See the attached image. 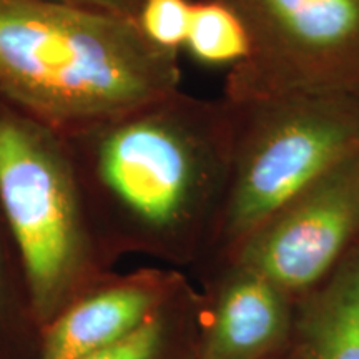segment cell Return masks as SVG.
Masks as SVG:
<instances>
[{
  "instance_id": "obj_1",
  "label": "cell",
  "mask_w": 359,
  "mask_h": 359,
  "mask_svg": "<svg viewBox=\"0 0 359 359\" xmlns=\"http://www.w3.org/2000/svg\"><path fill=\"white\" fill-rule=\"evenodd\" d=\"M64 135L115 263L142 255L193 271L210 257L231 173L233 115L223 97L178 90Z\"/></svg>"
},
{
  "instance_id": "obj_2",
  "label": "cell",
  "mask_w": 359,
  "mask_h": 359,
  "mask_svg": "<svg viewBox=\"0 0 359 359\" xmlns=\"http://www.w3.org/2000/svg\"><path fill=\"white\" fill-rule=\"evenodd\" d=\"M178 60L133 20L0 0V98L64 133L182 90Z\"/></svg>"
},
{
  "instance_id": "obj_3",
  "label": "cell",
  "mask_w": 359,
  "mask_h": 359,
  "mask_svg": "<svg viewBox=\"0 0 359 359\" xmlns=\"http://www.w3.org/2000/svg\"><path fill=\"white\" fill-rule=\"evenodd\" d=\"M0 213L19 253L40 330L115 271L65 135L2 98Z\"/></svg>"
},
{
  "instance_id": "obj_4",
  "label": "cell",
  "mask_w": 359,
  "mask_h": 359,
  "mask_svg": "<svg viewBox=\"0 0 359 359\" xmlns=\"http://www.w3.org/2000/svg\"><path fill=\"white\" fill-rule=\"evenodd\" d=\"M228 103L230 185L208 258L228 253L296 193L359 154V88Z\"/></svg>"
},
{
  "instance_id": "obj_5",
  "label": "cell",
  "mask_w": 359,
  "mask_h": 359,
  "mask_svg": "<svg viewBox=\"0 0 359 359\" xmlns=\"http://www.w3.org/2000/svg\"><path fill=\"white\" fill-rule=\"evenodd\" d=\"M248 29L251 50L223 98L359 88V0H222Z\"/></svg>"
},
{
  "instance_id": "obj_6",
  "label": "cell",
  "mask_w": 359,
  "mask_h": 359,
  "mask_svg": "<svg viewBox=\"0 0 359 359\" xmlns=\"http://www.w3.org/2000/svg\"><path fill=\"white\" fill-rule=\"evenodd\" d=\"M358 243L359 154L318 177L218 257L246 264L299 299L321 285Z\"/></svg>"
},
{
  "instance_id": "obj_7",
  "label": "cell",
  "mask_w": 359,
  "mask_h": 359,
  "mask_svg": "<svg viewBox=\"0 0 359 359\" xmlns=\"http://www.w3.org/2000/svg\"><path fill=\"white\" fill-rule=\"evenodd\" d=\"M203 298L196 359H280L293 349L298 299L228 257L193 269Z\"/></svg>"
},
{
  "instance_id": "obj_8",
  "label": "cell",
  "mask_w": 359,
  "mask_h": 359,
  "mask_svg": "<svg viewBox=\"0 0 359 359\" xmlns=\"http://www.w3.org/2000/svg\"><path fill=\"white\" fill-rule=\"evenodd\" d=\"M185 278L168 266L109 273L42 327L35 359H79L118 343L145 325Z\"/></svg>"
},
{
  "instance_id": "obj_9",
  "label": "cell",
  "mask_w": 359,
  "mask_h": 359,
  "mask_svg": "<svg viewBox=\"0 0 359 359\" xmlns=\"http://www.w3.org/2000/svg\"><path fill=\"white\" fill-rule=\"evenodd\" d=\"M293 349L298 359H359V243L298 299Z\"/></svg>"
},
{
  "instance_id": "obj_10",
  "label": "cell",
  "mask_w": 359,
  "mask_h": 359,
  "mask_svg": "<svg viewBox=\"0 0 359 359\" xmlns=\"http://www.w3.org/2000/svg\"><path fill=\"white\" fill-rule=\"evenodd\" d=\"M201 321L203 298L187 276L133 334L79 359H196Z\"/></svg>"
},
{
  "instance_id": "obj_11",
  "label": "cell",
  "mask_w": 359,
  "mask_h": 359,
  "mask_svg": "<svg viewBox=\"0 0 359 359\" xmlns=\"http://www.w3.org/2000/svg\"><path fill=\"white\" fill-rule=\"evenodd\" d=\"M40 331L19 253L0 213V359L37 358Z\"/></svg>"
},
{
  "instance_id": "obj_12",
  "label": "cell",
  "mask_w": 359,
  "mask_h": 359,
  "mask_svg": "<svg viewBox=\"0 0 359 359\" xmlns=\"http://www.w3.org/2000/svg\"><path fill=\"white\" fill-rule=\"evenodd\" d=\"M251 40L243 19L222 0H195L183 52L196 64L226 74L250 57Z\"/></svg>"
},
{
  "instance_id": "obj_13",
  "label": "cell",
  "mask_w": 359,
  "mask_h": 359,
  "mask_svg": "<svg viewBox=\"0 0 359 359\" xmlns=\"http://www.w3.org/2000/svg\"><path fill=\"white\" fill-rule=\"evenodd\" d=\"M195 0H143L133 24L148 43L180 55L185 47Z\"/></svg>"
},
{
  "instance_id": "obj_14",
  "label": "cell",
  "mask_w": 359,
  "mask_h": 359,
  "mask_svg": "<svg viewBox=\"0 0 359 359\" xmlns=\"http://www.w3.org/2000/svg\"><path fill=\"white\" fill-rule=\"evenodd\" d=\"M45 2L133 20L143 0H45Z\"/></svg>"
},
{
  "instance_id": "obj_15",
  "label": "cell",
  "mask_w": 359,
  "mask_h": 359,
  "mask_svg": "<svg viewBox=\"0 0 359 359\" xmlns=\"http://www.w3.org/2000/svg\"><path fill=\"white\" fill-rule=\"evenodd\" d=\"M280 359H298V356H296L294 349H291V351L288 354H285V356H281Z\"/></svg>"
}]
</instances>
